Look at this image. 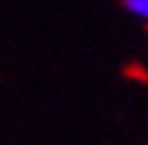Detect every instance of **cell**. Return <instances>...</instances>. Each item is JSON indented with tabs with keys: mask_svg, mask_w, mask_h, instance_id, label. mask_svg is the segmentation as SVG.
I'll use <instances>...</instances> for the list:
<instances>
[{
	"mask_svg": "<svg viewBox=\"0 0 148 145\" xmlns=\"http://www.w3.org/2000/svg\"><path fill=\"white\" fill-rule=\"evenodd\" d=\"M123 9L134 20H140L143 26H148V0H123Z\"/></svg>",
	"mask_w": 148,
	"mask_h": 145,
	"instance_id": "6da1fadb",
	"label": "cell"
}]
</instances>
